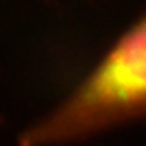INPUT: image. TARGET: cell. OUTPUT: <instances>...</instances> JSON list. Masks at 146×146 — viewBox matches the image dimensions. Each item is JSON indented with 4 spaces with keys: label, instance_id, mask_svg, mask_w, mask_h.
Here are the masks:
<instances>
[{
    "label": "cell",
    "instance_id": "6da1fadb",
    "mask_svg": "<svg viewBox=\"0 0 146 146\" xmlns=\"http://www.w3.org/2000/svg\"><path fill=\"white\" fill-rule=\"evenodd\" d=\"M146 118V11L19 146H63Z\"/></svg>",
    "mask_w": 146,
    "mask_h": 146
}]
</instances>
